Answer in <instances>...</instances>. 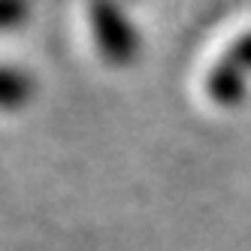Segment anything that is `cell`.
Instances as JSON below:
<instances>
[{"instance_id":"1","label":"cell","mask_w":251,"mask_h":251,"mask_svg":"<svg viewBox=\"0 0 251 251\" xmlns=\"http://www.w3.org/2000/svg\"><path fill=\"white\" fill-rule=\"evenodd\" d=\"M88 15H91L94 43L100 49L103 61H109L115 67L130 64L139 51V37H136V27L127 22V15L118 9L115 0H91Z\"/></svg>"},{"instance_id":"2","label":"cell","mask_w":251,"mask_h":251,"mask_svg":"<svg viewBox=\"0 0 251 251\" xmlns=\"http://www.w3.org/2000/svg\"><path fill=\"white\" fill-rule=\"evenodd\" d=\"M206 91H209V97H212L215 103H221V106H236V103L245 97V76H242L227 58H221L218 64L212 67V73H209Z\"/></svg>"},{"instance_id":"3","label":"cell","mask_w":251,"mask_h":251,"mask_svg":"<svg viewBox=\"0 0 251 251\" xmlns=\"http://www.w3.org/2000/svg\"><path fill=\"white\" fill-rule=\"evenodd\" d=\"M33 94V82L25 70H15V67H0V106H22L27 97Z\"/></svg>"},{"instance_id":"4","label":"cell","mask_w":251,"mask_h":251,"mask_svg":"<svg viewBox=\"0 0 251 251\" xmlns=\"http://www.w3.org/2000/svg\"><path fill=\"white\" fill-rule=\"evenodd\" d=\"M233 67L239 70V73L245 76V73H251V33H245V37H239L236 43L230 46V51L224 55Z\"/></svg>"},{"instance_id":"5","label":"cell","mask_w":251,"mask_h":251,"mask_svg":"<svg viewBox=\"0 0 251 251\" xmlns=\"http://www.w3.org/2000/svg\"><path fill=\"white\" fill-rule=\"evenodd\" d=\"M27 15V0H0V27H12Z\"/></svg>"}]
</instances>
